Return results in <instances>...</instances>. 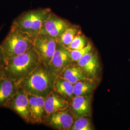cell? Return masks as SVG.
I'll return each mask as SVG.
<instances>
[{
    "label": "cell",
    "instance_id": "7402d4cb",
    "mask_svg": "<svg viewBox=\"0 0 130 130\" xmlns=\"http://www.w3.org/2000/svg\"><path fill=\"white\" fill-rule=\"evenodd\" d=\"M6 63V59L3 49L0 46V66L5 67Z\"/></svg>",
    "mask_w": 130,
    "mask_h": 130
},
{
    "label": "cell",
    "instance_id": "8992f818",
    "mask_svg": "<svg viewBox=\"0 0 130 130\" xmlns=\"http://www.w3.org/2000/svg\"><path fill=\"white\" fill-rule=\"evenodd\" d=\"M5 107L13 110L26 123H30L28 95L22 88L19 87L17 93L5 104Z\"/></svg>",
    "mask_w": 130,
    "mask_h": 130
},
{
    "label": "cell",
    "instance_id": "d6986e66",
    "mask_svg": "<svg viewBox=\"0 0 130 130\" xmlns=\"http://www.w3.org/2000/svg\"><path fill=\"white\" fill-rule=\"evenodd\" d=\"M70 130H93V127L88 118L85 116L80 117L73 123Z\"/></svg>",
    "mask_w": 130,
    "mask_h": 130
},
{
    "label": "cell",
    "instance_id": "7c38bea8",
    "mask_svg": "<svg viewBox=\"0 0 130 130\" xmlns=\"http://www.w3.org/2000/svg\"><path fill=\"white\" fill-rule=\"evenodd\" d=\"M19 85L14 80L5 76L0 81V107L5 104L19 90Z\"/></svg>",
    "mask_w": 130,
    "mask_h": 130
},
{
    "label": "cell",
    "instance_id": "7a4b0ae2",
    "mask_svg": "<svg viewBox=\"0 0 130 130\" xmlns=\"http://www.w3.org/2000/svg\"><path fill=\"white\" fill-rule=\"evenodd\" d=\"M41 61L34 47L28 51L6 61L5 76L19 84L35 70Z\"/></svg>",
    "mask_w": 130,
    "mask_h": 130
},
{
    "label": "cell",
    "instance_id": "9a60e30c",
    "mask_svg": "<svg viewBox=\"0 0 130 130\" xmlns=\"http://www.w3.org/2000/svg\"><path fill=\"white\" fill-rule=\"evenodd\" d=\"M58 76L67 79L72 84L84 79H90L79 66H69L63 70Z\"/></svg>",
    "mask_w": 130,
    "mask_h": 130
},
{
    "label": "cell",
    "instance_id": "ba28073f",
    "mask_svg": "<svg viewBox=\"0 0 130 130\" xmlns=\"http://www.w3.org/2000/svg\"><path fill=\"white\" fill-rule=\"evenodd\" d=\"M67 109L48 115L44 123L57 130H70L73 124V118Z\"/></svg>",
    "mask_w": 130,
    "mask_h": 130
},
{
    "label": "cell",
    "instance_id": "5b68a950",
    "mask_svg": "<svg viewBox=\"0 0 130 130\" xmlns=\"http://www.w3.org/2000/svg\"><path fill=\"white\" fill-rule=\"evenodd\" d=\"M57 40L49 36L39 34L34 39L33 47L37 53L41 62L48 66L56 51Z\"/></svg>",
    "mask_w": 130,
    "mask_h": 130
},
{
    "label": "cell",
    "instance_id": "6da1fadb",
    "mask_svg": "<svg viewBox=\"0 0 130 130\" xmlns=\"http://www.w3.org/2000/svg\"><path fill=\"white\" fill-rule=\"evenodd\" d=\"M48 66L42 62L37 68L19 84L29 94L46 98L54 91L56 78Z\"/></svg>",
    "mask_w": 130,
    "mask_h": 130
},
{
    "label": "cell",
    "instance_id": "5bb4252c",
    "mask_svg": "<svg viewBox=\"0 0 130 130\" xmlns=\"http://www.w3.org/2000/svg\"><path fill=\"white\" fill-rule=\"evenodd\" d=\"M79 67L88 77L93 78L96 75L98 69V56L91 51L77 61Z\"/></svg>",
    "mask_w": 130,
    "mask_h": 130
},
{
    "label": "cell",
    "instance_id": "44dd1931",
    "mask_svg": "<svg viewBox=\"0 0 130 130\" xmlns=\"http://www.w3.org/2000/svg\"><path fill=\"white\" fill-rule=\"evenodd\" d=\"M87 39L84 35L79 33L71 42L68 48L70 50H78L86 46L88 43Z\"/></svg>",
    "mask_w": 130,
    "mask_h": 130
},
{
    "label": "cell",
    "instance_id": "3957f363",
    "mask_svg": "<svg viewBox=\"0 0 130 130\" xmlns=\"http://www.w3.org/2000/svg\"><path fill=\"white\" fill-rule=\"evenodd\" d=\"M34 41L28 33L11 26L8 34L0 44L6 61L28 51L33 46Z\"/></svg>",
    "mask_w": 130,
    "mask_h": 130
},
{
    "label": "cell",
    "instance_id": "e0dca14e",
    "mask_svg": "<svg viewBox=\"0 0 130 130\" xmlns=\"http://www.w3.org/2000/svg\"><path fill=\"white\" fill-rule=\"evenodd\" d=\"M80 33L79 28L75 25H70L67 28L57 39V42L61 45L68 48L72 41Z\"/></svg>",
    "mask_w": 130,
    "mask_h": 130
},
{
    "label": "cell",
    "instance_id": "277c9868",
    "mask_svg": "<svg viewBox=\"0 0 130 130\" xmlns=\"http://www.w3.org/2000/svg\"><path fill=\"white\" fill-rule=\"evenodd\" d=\"M52 12L49 8H39L25 11L14 19L12 26L35 39L40 34L43 24Z\"/></svg>",
    "mask_w": 130,
    "mask_h": 130
},
{
    "label": "cell",
    "instance_id": "8fae6325",
    "mask_svg": "<svg viewBox=\"0 0 130 130\" xmlns=\"http://www.w3.org/2000/svg\"><path fill=\"white\" fill-rule=\"evenodd\" d=\"M69 103L55 91L50 93L45 99L44 108L47 116L56 112L67 109Z\"/></svg>",
    "mask_w": 130,
    "mask_h": 130
},
{
    "label": "cell",
    "instance_id": "52a82bcc",
    "mask_svg": "<svg viewBox=\"0 0 130 130\" xmlns=\"http://www.w3.org/2000/svg\"><path fill=\"white\" fill-rule=\"evenodd\" d=\"M71 25L67 20L52 12L43 24L39 34L47 35L57 40L61 34Z\"/></svg>",
    "mask_w": 130,
    "mask_h": 130
},
{
    "label": "cell",
    "instance_id": "ffe728a7",
    "mask_svg": "<svg viewBox=\"0 0 130 130\" xmlns=\"http://www.w3.org/2000/svg\"><path fill=\"white\" fill-rule=\"evenodd\" d=\"M92 46L89 42L86 46L82 49L78 50H70L71 60L78 61L84 56L92 51Z\"/></svg>",
    "mask_w": 130,
    "mask_h": 130
},
{
    "label": "cell",
    "instance_id": "30bf717a",
    "mask_svg": "<svg viewBox=\"0 0 130 130\" xmlns=\"http://www.w3.org/2000/svg\"><path fill=\"white\" fill-rule=\"evenodd\" d=\"M70 60V50L57 42L56 51L48 66L55 74L58 76L69 66Z\"/></svg>",
    "mask_w": 130,
    "mask_h": 130
},
{
    "label": "cell",
    "instance_id": "2e32d148",
    "mask_svg": "<svg viewBox=\"0 0 130 130\" xmlns=\"http://www.w3.org/2000/svg\"><path fill=\"white\" fill-rule=\"evenodd\" d=\"M54 90L65 98H71L74 95V84L57 76L55 82Z\"/></svg>",
    "mask_w": 130,
    "mask_h": 130
},
{
    "label": "cell",
    "instance_id": "9c48e42d",
    "mask_svg": "<svg viewBox=\"0 0 130 130\" xmlns=\"http://www.w3.org/2000/svg\"><path fill=\"white\" fill-rule=\"evenodd\" d=\"M29 99L30 123H44L47 115L44 108L45 98L28 94Z\"/></svg>",
    "mask_w": 130,
    "mask_h": 130
},
{
    "label": "cell",
    "instance_id": "603a6c76",
    "mask_svg": "<svg viewBox=\"0 0 130 130\" xmlns=\"http://www.w3.org/2000/svg\"><path fill=\"white\" fill-rule=\"evenodd\" d=\"M5 76L4 67L0 66V81L2 80Z\"/></svg>",
    "mask_w": 130,
    "mask_h": 130
},
{
    "label": "cell",
    "instance_id": "4fadbf2b",
    "mask_svg": "<svg viewBox=\"0 0 130 130\" xmlns=\"http://www.w3.org/2000/svg\"><path fill=\"white\" fill-rule=\"evenodd\" d=\"M91 98L87 95L75 96L71 104V110L76 117H86L91 114Z\"/></svg>",
    "mask_w": 130,
    "mask_h": 130
},
{
    "label": "cell",
    "instance_id": "ac0fdd59",
    "mask_svg": "<svg viewBox=\"0 0 130 130\" xmlns=\"http://www.w3.org/2000/svg\"><path fill=\"white\" fill-rule=\"evenodd\" d=\"M95 85L90 79L79 81L74 84V95H87L92 93Z\"/></svg>",
    "mask_w": 130,
    "mask_h": 130
}]
</instances>
